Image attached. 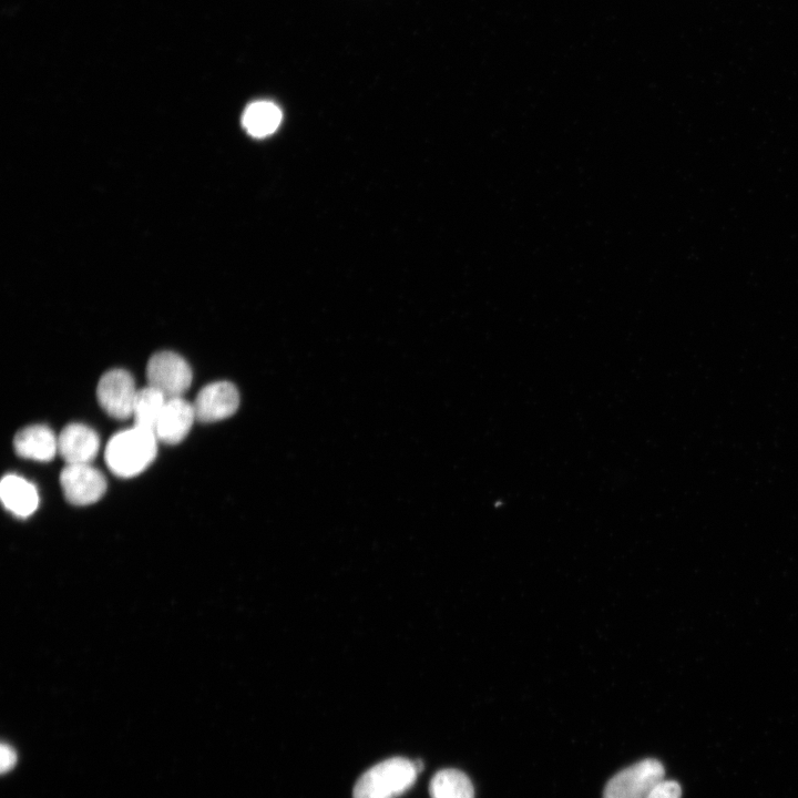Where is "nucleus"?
<instances>
[{
	"instance_id": "20e7f679",
	"label": "nucleus",
	"mask_w": 798,
	"mask_h": 798,
	"mask_svg": "<svg viewBox=\"0 0 798 798\" xmlns=\"http://www.w3.org/2000/svg\"><path fill=\"white\" fill-rule=\"evenodd\" d=\"M147 385L166 399L182 397L192 383V370L186 360L172 351L154 354L146 366Z\"/></svg>"
},
{
	"instance_id": "4468645a",
	"label": "nucleus",
	"mask_w": 798,
	"mask_h": 798,
	"mask_svg": "<svg viewBox=\"0 0 798 798\" xmlns=\"http://www.w3.org/2000/svg\"><path fill=\"white\" fill-rule=\"evenodd\" d=\"M165 396L157 389L146 386L139 389L134 399L132 417L134 426L154 432L160 415L166 402Z\"/></svg>"
},
{
	"instance_id": "9b49d317",
	"label": "nucleus",
	"mask_w": 798,
	"mask_h": 798,
	"mask_svg": "<svg viewBox=\"0 0 798 798\" xmlns=\"http://www.w3.org/2000/svg\"><path fill=\"white\" fill-rule=\"evenodd\" d=\"M0 497L3 505L20 518L31 515L39 504L37 488L17 474H7L2 478Z\"/></svg>"
},
{
	"instance_id": "9d476101",
	"label": "nucleus",
	"mask_w": 798,
	"mask_h": 798,
	"mask_svg": "<svg viewBox=\"0 0 798 798\" xmlns=\"http://www.w3.org/2000/svg\"><path fill=\"white\" fill-rule=\"evenodd\" d=\"M13 448L22 458L49 461L58 452V437L44 424H32L16 433Z\"/></svg>"
},
{
	"instance_id": "1a4fd4ad",
	"label": "nucleus",
	"mask_w": 798,
	"mask_h": 798,
	"mask_svg": "<svg viewBox=\"0 0 798 798\" xmlns=\"http://www.w3.org/2000/svg\"><path fill=\"white\" fill-rule=\"evenodd\" d=\"M99 448L98 433L82 423L65 426L58 437V452L66 463H90Z\"/></svg>"
},
{
	"instance_id": "2eb2a0df",
	"label": "nucleus",
	"mask_w": 798,
	"mask_h": 798,
	"mask_svg": "<svg viewBox=\"0 0 798 798\" xmlns=\"http://www.w3.org/2000/svg\"><path fill=\"white\" fill-rule=\"evenodd\" d=\"M682 788L677 781L662 780L645 798H681Z\"/></svg>"
},
{
	"instance_id": "dca6fc26",
	"label": "nucleus",
	"mask_w": 798,
	"mask_h": 798,
	"mask_svg": "<svg viewBox=\"0 0 798 798\" xmlns=\"http://www.w3.org/2000/svg\"><path fill=\"white\" fill-rule=\"evenodd\" d=\"M0 754V768L1 773L4 774L14 767L17 763V754L11 746L6 744L1 745Z\"/></svg>"
},
{
	"instance_id": "ddd939ff",
	"label": "nucleus",
	"mask_w": 798,
	"mask_h": 798,
	"mask_svg": "<svg viewBox=\"0 0 798 798\" xmlns=\"http://www.w3.org/2000/svg\"><path fill=\"white\" fill-rule=\"evenodd\" d=\"M429 794L431 798H474V788L463 771L448 768L431 778Z\"/></svg>"
},
{
	"instance_id": "6e6552de",
	"label": "nucleus",
	"mask_w": 798,
	"mask_h": 798,
	"mask_svg": "<svg viewBox=\"0 0 798 798\" xmlns=\"http://www.w3.org/2000/svg\"><path fill=\"white\" fill-rule=\"evenodd\" d=\"M196 419L193 403L182 397L167 399L157 420L154 433L157 440L175 444L188 433Z\"/></svg>"
},
{
	"instance_id": "f8f14e48",
	"label": "nucleus",
	"mask_w": 798,
	"mask_h": 798,
	"mask_svg": "<svg viewBox=\"0 0 798 798\" xmlns=\"http://www.w3.org/2000/svg\"><path fill=\"white\" fill-rule=\"evenodd\" d=\"M282 112L269 101H257L249 104L243 113L242 123L247 133L255 137H264L279 126Z\"/></svg>"
},
{
	"instance_id": "39448f33",
	"label": "nucleus",
	"mask_w": 798,
	"mask_h": 798,
	"mask_svg": "<svg viewBox=\"0 0 798 798\" xmlns=\"http://www.w3.org/2000/svg\"><path fill=\"white\" fill-rule=\"evenodd\" d=\"M136 392L133 377L124 369L106 371L96 388L98 401L103 410L121 420L132 417Z\"/></svg>"
},
{
	"instance_id": "f03ea898",
	"label": "nucleus",
	"mask_w": 798,
	"mask_h": 798,
	"mask_svg": "<svg viewBox=\"0 0 798 798\" xmlns=\"http://www.w3.org/2000/svg\"><path fill=\"white\" fill-rule=\"evenodd\" d=\"M418 774L415 761L403 757L386 759L359 777L352 798H396L415 784Z\"/></svg>"
},
{
	"instance_id": "423d86ee",
	"label": "nucleus",
	"mask_w": 798,
	"mask_h": 798,
	"mask_svg": "<svg viewBox=\"0 0 798 798\" xmlns=\"http://www.w3.org/2000/svg\"><path fill=\"white\" fill-rule=\"evenodd\" d=\"M60 483L65 499L75 505L96 502L106 489L104 475L90 463H66Z\"/></svg>"
},
{
	"instance_id": "0eeeda50",
	"label": "nucleus",
	"mask_w": 798,
	"mask_h": 798,
	"mask_svg": "<svg viewBox=\"0 0 798 798\" xmlns=\"http://www.w3.org/2000/svg\"><path fill=\"white\" fill-rule=\"evenodd\" d=\"M239 405L237 388L228 381H216L203 387L194 402L196 420L214 422L231 417Z\"/></svg>"
},
{
	"instance_id": "7ed1b4c3",
	"label": "nucleus",
	"mask_w": 798,
	"mask_h": 798,
	"mask_svg": "<svg viewBox=\"0 0 798 798\" xmlns=\"http://www.w3.org/2000/svg\"><path fill=\"white\" fill-rule=\"evenodd\" d=\"M661 761L646 758L618 771L606 784L603 798H645L662 780Z\"/></svg>"
},
{
	"instance_id": "f257e3e1",
	"label": "nucleus",
	"mask_w": 798,
	"mask_h": 798,
	"mask_svg": "<svg viewBox=\"0 0 798 798\" xmlns=\"http://www.w3.org/2000/svg\"><path fill=\"white\" fill-rule=\"evenodd\" d=\"M157 438L151 430L134 426L115 433L105 448V463L121 478L137 475L156 456Z\"/></svg>"
}]
</instances>
